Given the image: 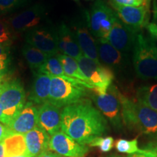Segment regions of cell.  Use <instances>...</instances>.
Listing matches in <instances>:
<instances>
[{"label":"cell","mask_w":157,"mask_h":157,"mask_svg":"<svg viewBox=\"0 0 157 157\" xmlns=\"http://www.w3.org/2000/svg\"><path fill=\"white\" fill-rule=\"evenodd\" d=\"M136 35V33L129 29L117 17L113 22L107 41L121 52H127L132 50Z\"/></svg>","instance_id":"obj_14"},{"label":"cell","mask_w":157,"mask_h":157,"mask_svg":"<svg viewBox=\"0 0 157 157\" xmlns=\"http://www.w3.org/2000/svg\"><path fill=\"white\" fill-rule=\"evenodd\" d=\"M77 62L95 93H106L114 79L113 71L108 66H103L100 62H96L84 56L78 59Z\"/></svg>","instance_id":"obj_6"},{"label":"cell","mask_w":157,"mask_h":157,"mask_svg":"<svg viewBox=\"0 0 157 157\" xmlns=\"http://www.w3.org/2000/svg\"><path fill=\"white\" fill-rule=\"evenodd\" d=\"M22 53L29 67L31 70L34 71H38L50 57L48 55L29 43H25L23 45Z\"/></svg>","instance_id":"obj_23"},{"label":"cell","mask_w":157,"mask_h":157,"mask_svg":"<svg viewBox=\"0 0 157 157\" xmlns=\"http://www.w3.org/2000/svg\"><path fill=\"white\" fill-rule=\"evenodd\" d=\"M24 137L27 151L31 157H37L48 151L50 135L39 127L31 129Z\"/></svg>","instance_id":"obj_17"},{"label":"cell","mask_w":157,"mask_h":157,"mask_svg":"<svg viewBox=\"0 0 157 157\" xmlns=\"http://www.w3.org/2000/svg\"><path fill=\"white\" fill-rule=\"evenodd\" d=\"M74 1H78V0H74Z\"/></svg>","instance_id":"obj_41"},{"label":"cell","mask_w":157,"mask_h":157,"mask_svg":"<svg viewBox=\"0 0 157 157\" xmlns=\"http://www.w3.org/2000/svg\"><path fill=\"white\" fill-rule=\"evenodd\" d=\"M12 34L8 25L0 21V44H11Z\"/></svg>","instance_id":"obj_30"},{"label":"cell","mask_w":157,"mask_h":157,"mask_svg":"<svg viewBox=\"0 0 157 157\" xmlns=\"http://www.w3.org/2000/svg\"><path fill=\"white\" fill-rule=\"evenodd\" d=\"M142 149L141 153H135L127 157H157V141H151Z\"/></svg>","instance_id":"obj_28"},{"label":"cell","mask_w":157,"mask_h":157,"mask_svg":"<svg viewBox=\"0 0 157 157\" xmlns=\"http://www.w3.org/2000/svg\"><path fill=\"white\" fill-rule=\"evenodd\" d=\"M51 85V76L36 72L31 88L29 101L34 104H44L48 102Z\"/></svg>","instance_id":"obj_19"},{"label":"cell","mask_w":157,"mask_h":157,"mask_svg":"<svg viewBox=\"0 0 157 157\" xmlns=\"http://www.w3.org/2000/svg\"><path fill=\"white\" fill-rule=\"evenodd\" d=\"M37 72L50 76H60L63 77L66 75L64 73L63 68L57 56H50L44 64L39 68Z\"/></svg>","instance_id":"obj_25"},{"label":"cell","mask_w":157,"mask_h":157,"mask_svg":"<svg viewBox=\"0 0 157 157\" xmlns=\"http://www.w3.org/2000/svg\"><path fill=\"white\" fill-rule=\"evenodd\" d=\"M133 65L137 75L144 80H157V46L151 36L137 34L133 45Z\"/></svg>","instance_id":"obj_3"},{"label":"cell","mask_w":157,"mask_h":157,"mask_svg":"<svg viewBox=\"0 0 157 157\" xmlns=\"http://www.w3.org/2000/svg\"><path fill=\"white\" fill-rule=\"evenodd\" d=\"M56 36L59 52L71 57L76 60L83 56L74 33L64 23H62L58 26Z\"/></svg>","instance_id":"obj_16"},{"label":"cell","mask_w":157,"mask_h":157,"mask_svg":"<svg viewBox=\"0 0 157 157\" xmlns=\"http://www.w3.org/2000/svg\"><path fill=\"white\" fill-rule=\"evenodd\" d=\"M57 57H58L59 60H60V63H61L63 66V68L64 73L66 76H68V77L82 81L87 85V88L92 89L91 86L88 84L87 78L85 77V76L82 73L81 68L78 66L77 60L76 59L60 53L57 55Z\"/></svg>","instance_id":"obj_22"},{"label":"cell","mask_w":157,"mask_h":157,"mask_svg":"<svg viewBox=\"0 0 157 157\" xmlns=\"http://www.w3.org/2000/svg\"><path fill=\"white\" fill-rule=\"evenodd\" d=\"M118 17L114 10L102 0H98L87 13V25L98 40L107 41L113 22Z\"/></svg>","instance_id":"obj_7"},{"label":"cell","mask_w":157,"mask_h":157,"mask_svg":"<svg viewBox=\"0 0 157 157\" xmlns=\"http://www.w3.org/2000/svg\"><path fill=\"white\" fill-rule=\"evenodd\" d=\"M10 44H0V60H9Z\"/></svg>","instance_id":"obj_33"},{"label":"cell","mask_w":157,"mask_h":157,"mask_svg":"<svg viewBox=\"0 0 157 157\" xmlns=\"http://www.w3.org/2000/svg\"><path fill=\"white\" fill-rule=\"evenodd\" d=\"M73 33L83 56L96 62H100L96 42L86 25L82 23H78L74 26Z\"/></svg>","instance_id":"obj_18"},{"label":"cell","mask_w":157,"mask_h":157,"mask_svg":"<svg viewBox=\"0 0 157 157\" xmlns=\"http://www.w3.org/2000/svg\"><path fill=\"white\" fill-rule=\"evenodd\" d=\"M121 103L124 124L130 130L135 131L157 141V112L137 101L129 99L118 92Z\"/></svg>","instance_id":"obj_2"},{"label":"cell","mask_w":157,"mask_h":157,"mask_svg":"<svg viewBox=\"0 0 157 157\" xmlns=\"http://www.w3.org/2000/svg\"><path fill=\"white\" fill-rule=\"evenodd\" d=\"M3 143L5 147V157L29 154L24 135L10 132L3 140Z\"/></svg>","instance_id":"obj_21"},{"label":"cell","mask_w":157,"mask_h":157,"mask_svg":"<svg viewBox=\"0 0 157 157\" xmlns=\"http://www.w3.org/2000/svg\"><path fill=\"white\" fill-rule=\"evenodd\" d=\"M86 87L84 82L67 76H51L48 102L59 109L68 106L82 101L87 95Z\"/></svg>","instance_id":"obj_4"},{"label":"cell","mask_w":157,"mask_h":157,"mask_svg":"<svg viewBox=\"0 0 157 157\" xmlns=\"http://www.w3.org/2000/svg\"><path fill=\"white\" fill-rule=\"evenodd\" d=\"M136 99L157 112V84L139 87L136 91Z\"/></svg>","instance_id":"obj_24"},{"label":"cell","mask_w":157,"mask_h":157,"mask_svg":"<svg viewBox=\"0 0 157 157\" xmlns=\"http://www.w3.org/2000/svg\"><path fill=\"white\" fill-rule=\"evenodd\" d=\"M37 126L38 109L34 103L29 101L7 127L10 132L25 135Z\"/></svg>","instance_id":"obj_13"},{"label":"cell","mask_w":157,"mask_h":157,"mask_svg":"<svg viewBox=\"0 0 157 157\" xmlns=\"http://www.w3.org/2000/svg\"><path fill=\"white\" fill-rule=\"evenodd\" d=\"M49 150L53 151L63 157H84L89 151V148L79 144L60 130L50 137Z\"/></svg>","instance_id":"obj_11"},{"label":"cell","mask_w":157,"mask_h":157,"mask_svg":"<svg viewBox=\"0 0 157 157\" xmlns=\"http://www.w3.org/2000/svg\"><path fill=\"white\" fill-rule=\"evenodd\" d=\"M111 157H121V156H111Z\"/></svg>","instance_id":"obj_40"},{"label":"cell","mask_w":157,"mask_h":157,"mask_svg":"<svg viewBox=\"0 0 157 157\" xmlns=\"http://www.w3.org/2000/svg\"><path fill=\"white\" fill-rule=\"evenodd\" d=\"M115 148L119 152L129 155L143 151V149L138 147L137 139H133L131 140L119 139L116 142Z\"/></svg>","instance_id":"obj_26"},{"label":"cell","mask_w":157,"mask_h":157,"mask_svg":"<svg viewBox=\"0 0 157 157\" xmlns=\"http://www.w3.org/2000/svg\"><path fill=\"white\" fill-rule=\"evenodd\" d=\"M119 90L111 84L106 93L95 94L93 100L98 109L108 119L117 130H121L123 127L121 103L118 96Z\"/></svg>","instance_id":"obj_8"},{"label":"cell","mask_w":157,"mask_h":157,"mask_svg":"<svg viewBox=\"0 0 157 157\" xmlns=\"http://www.w3.org/2000/svg\"><path fill=\"white\" fill-rule=\"evenodd\" d=\"M9 134L10 131L7 127H6L4 124L0 122V143L2 142Z\"/></svg>","instance_id":"obj_35"},{"label":"cell","mask_w":157,"mask_h":157,"mask_svg":"<svg viewBox=\"0 0 157 157\" xmlns=\"http://www.w3.org/2000/svg\"><path fill=\"white\" fill-rule=\"evenodd\" d=\"M146 27L151 36L155 39H157V23L154 22L150 23L147 25Z\"/></svg>","instance_id":"obj_34"},{"label":"cell","mask_w":157,"mask_h":157,"mask_svg":"<svg viewBox=\"0 0 157 157\" xmlns=\"http://www.w3.org/2000/svg\"><path fill=\"white\" fill-rule=\"evenodd\" d=\"M0 122H2L5 124V117H4L2 108L1 104H0Z\"/></svg>","instance_id":"obj_38"},{"label":"cell","mask_w":157,"mask_h":157,"mask_svg":"<svg viewBox=\"0 0 157 157\" xmlns=\"http://www.w3.org/2000/svg\"><path fill=\"white\" fill-rule=\"evenodd\" d=\"M25 41L49 56L59 53L56 32L46 28L36 27L29 31L25 35Z\"/></svg>","instance_id":"obj_12"},{"label":"cell","mask_w":157,"mask_h":157,"mask_svg":"<svg viewBox=\"0 0 157 157\" xmlns=\"http://www.w3.org/2000/svg\"><path fill=\"white\" fill-rule=\"evenodd\" d=\"M13 157H31L29 154H24V155H21V156H15Z\"/></svg>","instance_id":"obj_39"},{"label":"cell","mask_w":157,"mask_h":157,"mask_svg":"<svg viewBox=\"0 0 157 157\" xmlns=\"http://www.w3.org/2000/svg\"><path fill=\"white\" fill-rule=\"evenodd\" d=\"M37 157H63V156H60V155L56 154V153H53V152L49 151H47L42 153V154H40Z\"/></svg>","instance_id":"obj_36"},{"label":"cell","mask_w":157,"mask_h":157,"mask_svg":"<svg viewBox=\"0 0 157 157\" xmlns=\"http://www.w3.org/2000/svg\"><path fill=\"white\" fill-rule=\"evenodd\" d=\"M113 9L119 20L136 34L144 26H147L148 18L149 6L127 7L111 3Z\"/></svg>","instance_id":"obj_10"},{"label":"cell","mask_w":157,"mask_h":157,"mask_svg":"<svg viewBox=\"0 0 157 157\" xmlns=\"http://www.w3.org/2000/svg\"><path fill=\"white\" fill-rule=\"evenodd\" d=\"M99 60L108 67H118L122 65L124 58L120 51L113 48L108 41L98 40L96 42Z\"/></svg>","instance_id":"obj_20"},{"label":"cell","mask_w":157,"mask_h":157,"mask_svg":"<svg viewBox=\"0 0 157 157\" xmlns=\"http://www.w3.org/2000/svg\"><path fill=\"white\" fill-rule=\"evenodd\" d=\"M150 2L151 0H113L111 3L127 7H140L149 6Z\"/></svg>","instance_id":"obj_31"},{"label":"cell","mask_w":157,"mask_h":157,"mask_svg":"<svg viewBox=\"0 0 157 157\" xmlns=\"http://www.w3.org/2000/svg\"><path fill=\"white\" fill-rule=\"evenodd\" d=\"M0 104L7 126L25 104V90L19 80L7 78L0 84Z\"/></svg>","instance_id":"obj_5"},{"label":"cell","mask_w":157,"mask_h":157,"mask_svg":"<svg viewBox=\"0 0 157 157\" xmlns=\"http://www.w3.org/2000/svg\"><path fill=\"white\" fill-rule=\"evenodd\" d=\"M23 0H0V13H7L14 10L23 3Z\"/></svg>","instance_id":"obj_29"},{"label":"cell","mask_w":157,"mask_h":157,"mask_svg":"<svg viewBox=\"0 0 157 157\" xmlns=\"http://www.w3.org/2000/svg\"><path fill=\"white\" fill-rule=\"evenodd\" d=\"M109 129L107 119L91 102L82 100L63 108L61 131L82 145H89Z\"/></svg>","instance_id":"obj_1"},{"label":"cell","mask_w":157,"mask_h":157,"mask_svg":"<svg viewBox=\"0 0 157 157\" xmlns=\"http://www.w3.org/2000/svg\"><path fill=\"white\" fill-rule=\"evenodd\" d=\"M46 16V8L42 4H36L20 12L8 20L9 25L16 33L29 31L36 26Z\"/></svg>","instance_id":"obj_9"},{"label":"cell","mask_w":157,"mask_h":157,"mask_svg":"<svg viewBox=\"0 0 157 157\" xmlns=\"http://www.w3.org/2000/svg\"><path fill=\"white\" fill-rule=\"evenodd\" d=\"M113 138L111 136L99 137L90 143V146L98 147L102 152H109L113 147Z\"/></svg>","instance_id":"obj_27"},{"label":"cell","mask_w":157,"mask_h":157,"mask_svg":"<svg viewBox=\"0 0 157 157\" xmlns=\"http://www.w3.org/2000/svg\"><path fill=\"white\" fill-rule=\"evenodd\" d=\"M0 157H5V147L3 141L0 143Z\"/></svg>","instance_id":"obj_37"},{"label":"cell","mask_w":157,"mask_h":157,"mask_svg":"<svg viewBox=\"0 0 157 157\" xmlns=\"http://www.w3.org/2000/svg\"><path fill=\"white\" fill-rule=\"evenodd\" d=\"M10 60H0V84L7 78Z\"/></svg>","instance_id":"obj_32"},{"label":"cell","mask_w":157,"mask_h":157,"mask_svg":"<svg viewBox=\"0 0 157 157\" xmlns=\"http://www.w3.org/2000/svg\"><path fill=\"white\" fill-rule=\"evenodd\" d=\"M38 127L46 131L50 136L61 128V111L60 109L47 102L38 109Z\"/></svg>","instance_id":"obj_15"}]
</instances>
